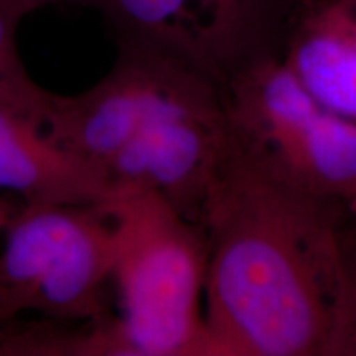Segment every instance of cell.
Returning <instances> with one entry per match:
<instances>
[{"label": "cell", "mask_w": 356, "mask_h": 356, "mask_svg": "<svg viewBox=\"0 0 356 356\" xmlns=\"http://www.w3.org/2000/svg\"><path fill=\"white\" fill-rule=\"evenodd\" d=\"M203 0H97L118 43L202 47L188 24L190 7Z\"/></svg>", "instance_id": "9c48e42d"}, {"label": "cell", "mask_w": 356, "mask_h": 356, "mask_svg": "<svg viewBox=\"0 0 356 356\" xmlns=\"http://www.w3.org/2000/svg\"><path fill=\"white\" fill-rule=\"evenodd\" d=\"M2 234L0 322L30 312L91 322L106 314L114 225L104 203H22Z\"/></svg>", "instance_id": "277c9868"}, {"label": "cell", "mask_w": 356, "mask_h": 356, "mask_svg": "<svg viewBox=\"0 0 356 356\" xmlns=\"http://www.w3.org/2000/svg\"><path fill=\"white\" fill-rule=\"evenodd\" d=\"M202 71L220 73L200 47L118 43L113 68L95 86L74 96L53 95L43 129L68 152L104 172L178 89Z\"/></svg>", "instance_id": "5b68a950"}, {"label": "cell", "mask_w": 356, "mask_h": 356, "mask_svg": "<svg viewBox=\"0 0 356 356\" xmlns=\"http://www.w3.org/2000/svg\"><path fill=\"white\" fill-rule=\"evenodd\" d=\"M355 215H356V213H355Z\"/></svg>", "instance_id": "2e32d148"}, {"label": "cell", "mask_w": 356, "mask_h": 356, "mask_svg": "<svg viewBox=\"0 0 356 356\" xmlns=\"http://www.w3.org/2000/svg\"><path fill=\"white\" fill-rule=\"evenodd\" d=\"M293 0H203L208 19L202 38L208 47L225 48L259 33L286 17Z\"/></svg>", "instance_id": "8fae6325"}, {"label": "cell", "mask_w": 356, "mask_h": 356, "mask_svg": "<svg viewBox=\"0 0 356 356\" xmlns=\"http://www.w3.org/2000/svg\"><path fill=\"white\" fill-rule=\"evenodd\" d=\"M63 2H73V3H83V6L96 7L97 0H0V7L6 10L8 15L15 22H20L29 17L30 13L40 10L48 6H55V3Z\"/></svg>", "instance_id": "4fadbf2b"}, {"label": "cell", "mask_w": 356, "mask_h": 356, "mask_svg": "<svg viewBox=\"0 0 356 356\" xmlns=\"http://www.w3.org/2000/svg\"><path fill=\"white\" fill-rule=\"evenodd\" d=\"M114 225L111 282L119 315L106 312L65 333L73 356H213L204 325L208 241L203 226L152 191L121 190L104 203Z\"/></svg>", "instance_id": "7a4b0ae2"}, {"label": "cell", "mask_w": 356, "mask_h": 356, "mask_svg": "<svg viewBox=\"0 0 356 356\" xmlns=\"http://www.w3.org/2000/svg\"><path fill=\"white\" fill-rule=\"evenodd\" d=\"M220 73L231 121L293 180L356 213V122L300 83L284 61L280 35L244 47Z\"/></svg>", "instance_id": "3957f363"}, {"label": "cell", "mask_w": 356, "mask_h": 356, "mask_svg": "<svg viewBox=\"0 0 356 356\" xmlns=\"http://www.w3.org/2000/svg\"><path fill=\"white\" fill-rule=\"evenodd\" d=\"M12 333L13 332L10 330V325L0 322V355H3V350H6V345Z\"/></svg>", "instance_id": "9a60e30c"}, {"label": "cell", "mask_w": 356, "mask_h": 356, "mask_svg": "<svg viewBox=\"0 0 356 356\" xmlns=\"http://www.w3.org/2000/svg\"><path fill=\"white\" fill-rule=\"evenodd\" d=\"M323 356H356V215L341 225L337 238L335 284Z\"/></svg>", "instance_id": "30bf717a"}, {"label": "cell", "mask_w": 356, "mask_h": 356, "mask_svg": "<svg viewBox=\"0 0 356 356\" xmlns=\"http://www.w3.org/2000/svg\"><path fill=\"white\" fill-rule=\"evenodd\" d=\"M17 26L0 7V102L42 122L55 92L47 91L30 76L17 47Z\"/></svg>", "instance_id": "7c38bea8"}, {"label": "cell", "mask_w": 356, "mask_h": 356, "mask_svg": "<svg viewBox=\"0 0 356 356\" xmlns=\"http://www.w3.org/2000/svg\"><path fill=\"white\" fill-rule=\"evenodd\" d=\"M0 193L22 203L101 204L115 191L104 172L63 149L42 122L0 102Z\"/></svg>", "instance_id": "ba28073f"}, {"label": "cell", "mask_w": 356, "mask_h": 356, "mask_svg": "<svg viewBox=\"0 0 356 356\" xmlns=\"http://www.w3.org/2000/svg\"><path fill=\"white\" fill-rule=\"evenodd\" d=\"M19 207H15L10 200H8L6 195L0 193V233H2L3 228L7 226V222L10 221V218Z\"/></svg>", "instance_id": "5bb4252c"}, {"label": "cell", "mask_w": 356, "mask_h": 356, "mask_svg": "<svg viewBox=\"0 0 356 356\" xmlns=\"http://www.w3.org/2000/svg\"><path fill=\"white\" fill-rule=\"evenodd\" d=\"M228 126L225 84L203 71L178 89L162 109L104 167L114 191H152L200 222Z\"/></svg>", "instance_id": "8992f818"}, {"label": "cell", "mask_w": 356, "mask_h": 356, "mask_svg": "<svg viewBox=\"0 0 356 356\" xmlns=\"http://www.w3.org/2000/svg\"><path fill=\"white\" fill-rule=\"evenodd\" d=\"M345 204L289 175L228 115L200 225L213 356H323Z\"/></svg>", "instance_id": "6da1fadb"}, {"label": "cell", "mask_w": 356, "mask_h": 356, "mask_svg": "<svg viewBox=\"0 0 356 356\" xmlns=\"http://www.w3.org/2000/svg\"><path fill=\"white\" fill-rule=\"evenodd\" d=\"M280 51L323 106L356 122V0H293Z\"/></svg>", "instance_id": "52a82bcc"}]
</instances>
